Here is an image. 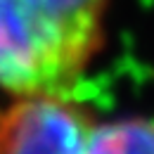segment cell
Returning <instances> with one entry per match:
<instances>
[{
	"label": "cell",
	"mask_w": 154,
	"mask_h": 154,
	"mask_svg": "<svg viewBox=\"0 0 154 154\" xmlns=\"http://www.w3.org/2000/svg\"><path fill=\"white\" fill-rule=\"evenodd\" d=\"M112 0H0V100L74 95L107 48Z\"/></svg>",
	"instance_id": "1"
},
{
	"label": "cell",
	"mask_w": 154,
	"mask_h": 154,
	"mask_svg": "<svg viewBox=\"0 0 154 154\" xmlns=\"http://www.w3.org/2000/svg\"><path fill=\"white\" fill-rule=\"evenodd\" d=\"M0 154H154V112L104 119L76 95L0 100Z\"/></svg>",
	"instance_id": "2"
}]
</instances>
